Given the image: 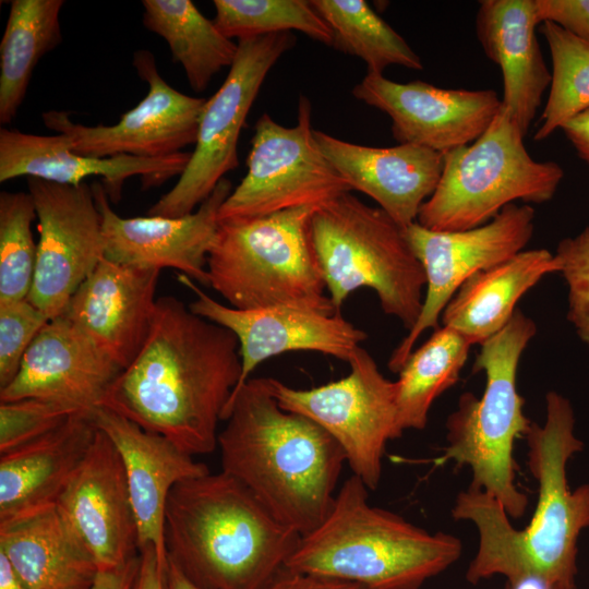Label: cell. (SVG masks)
<instances>
[{
    "mask_svg": "<svg viewBox=\"0 0 589 589\" xmlns=\"http://www.w3.org/2000/svg\"><path fill=\"white\" fill-rule=\"evenodd\" d=\"M241 370L231 330L164 296L156 301L139 353L113 381L101 406L191 456L211 454Z\"/></svg>",
    "mask_w": 589,
    "mask_h": 589,
    "instance_id": "cell-1",
    "label": "cell"
},
{
    "mask_svg": "<svg viewBox=\"0 0 589 589\" xmlns=\"http://www.w3.org/2000/svg\"><path fill=\"white\" fill-rule=\"evenodd\" d=\"M528 467L538 482V502L528 526L518 530L502 508L484 512L476 521L477 554L466 572L470 584L493 576L510 589L545 584H576L578 538L589 527V484L570 490L569 459L584 449L575 434L570 401L551 390L545 395V420L532 422L525 436Z\"/></svg>",
    "mask_w": 589,
    "mask_h": 589,
    "instance_id": "cell-2",
    "label": "cell"
},
{
    "mask_svg": "<svg viewBox=\"0 0 589 589\" xmlns=\"http://www.w3.org/2000/svg\"><path fill=\"white\" fill-rule=\"evenodd\" d=\"M218 433L221 471L232 476L300 536L327 516L346 456L312 420L284 410L264 377L230 398Z\"/></svg>",
    "mask_w": 589,
    "mask_h": 589,
    "instance_id": "cell-3",
    "label": "cell"
},
{
    "mask_svg": "<svg viewBox=\"0 0 589 589\" xmlns=\"http://www.w3.org/2000/svg\"><path fill=\"white\" fill-rule=\"evenodd\" d=\"M300 538L224 471L176 484L167 501V558L200 589H263Z\"/></svg>",
    "mask_w": 589,
    "mask_h": 589,
    "instance_id": "cell-4",
    "label": "cell"
},
{
    "mask_svg": "<svg viewBox=\"0 0 589 589\" xmlns=\"http://www.w3.org/2000/svg\"><path fill=\"white\" fill-rule=\"evenodd\" d=\"M368 491L357 476L349 477L325 519L301 536L285 567L366 589H420L460 557V539L431 533L372 506Z\"/></svg>",
    "mask_w": 589,
    "mask_h": 589,
    "instance_id": "cell-5",
    "label": "cell"
},
{
    "mask_svg": "<svg viewBox=\"0 0 589 589\" xmlns=\"http://www.w3.org/2000/svg\"><path fill=\"white\" fill-rule=\"evenodd\" d=\"M537 333L536 323L516 309L507 325L480 346L473 372L483 371L485 387L478 398L464 393L446 421V443L441 464L469 467L471 486L498 501L509 517L519 518L528 498L516 485L514 446L526 436L531 421L517 389L519 360Z\"/></svg>",
    "mask_w": 589,
    "mask_h": 589,
    "instance_id": "cell-6",
    "label": "cell"
},
{
    "mask_svg": "<svg viewBox=\"0 0 589 589\" xmlns=\"http://www.w3.org/2000/svg\"><path fill=\"white\" fill-rule=\"evenodd\" d=\"M316 208L218 221L207 257L208 286L240 310L290 305L337 312L310 239Z\"/></svg>",
    "mask_w": 589,
    "mask_h": 589,
    "instance_id": "cell-7",
    "label": "cell"
},
{
    "mask_svg": "<svg viewBox=\"0 0 589 589\" xmlns=\"http://www.w3.org/2000/svg\"><path fill=\"white\" fill-rule=\"evenodd\" d=\"M310 239L328 297L339 311L354 290L375 291L384 313L410 330L423 304L425 274L404 228L346 192L318 206Z\"/></svg>",
    "mask_w": 589,
    "mask_h": 589,
    "instance_id": "cell-8",
    "label": "cell"
},
{
    "mask_svg": "<svg viewBox=\"0 0 589 589\" xmlns=\"http://www.w3.org/2000/svg\"><path fill=\"white\" fill-rule=\"evenodd\" d=\"M508 111H500L474 142L444 154L440 181L417 223L435 231H461L491 221L515 201L544 203L564 177L555 161H538Z\"/></svg>",
    "mask_w": 589,
    "mask_h": 589,
    "instance_id": "cell-9",
    "label": "cell"
},
{
    "mask_svg": "<svg viewBox=\"0 0 589 589\" xmlns=\"http://www.w3.org/2000/svg\"><path fill=\"white\" fill-rule=\"evenodd\" d=\"M348 363L347 376L308 389L290 387L277 378H264L278 405L323 428L344 450L352 474L369 490H375L382 477L386 445L402 435L398 425L397 384L381 373L362 347L354 350Z\"/></svg>",
    "mask_w": 589,
    "mask_h": 589,
    "instance_id": "cell-10",
    "label": "cell"
},
{
    "mask_svg": "<svg viewBox=\"0 0 589 589\" xmlns=\"http://www.w3.org/2000/svg\"><path fill=\"white\" fill-rule=\"evenodd\" d=\"M296 43L292 33L238 40V53L218 91L206 100L194 151L173 188L148 215L180 217L193 213L225 175L239 165L238 142L268 72Z\"/></svg>",
    "mask_w": 589,
    "mask_h": 589,
    "instance_id": "cell-11",
    "label": "cell"
},
{
    "mask_svg": "<svg viewBox=\"0 0 589 589\" xmlns=\"http://www.w3.org/2000/svg\"><path fill=\"white\" fill-rule=\"evenodd\" d=\"M314 130L311 101L304 95L293 127L263 113L255 123L247 173L223 203L218 221L318 207L350 192L320 149Z\"/></svg>",
    "mask_w": 589,
    "mask_h": 589,
    "instance_id": "cell-12",
    "label": "cell"
},
{
    "mask_svg": "<svg viewBox=\"0 0 589 589\" xmlns=\"http://www.w3.org/2000/svg\"><path fill=\"white\" fill-rule=\"evenodd\" d=\"M534 216L532 206L513 203L491 221L468 230L435 231L417 221L404 229L426 284L421 313L388 360L392 372L399 373L422 333L440 327L443 310L466 280L525 250Z\"/></svg>",
    "mask_w": 589,
    "mask_h": 589,
    "instance_id": "cell-13",
    "label": "cell"
},
{
    "mask_svg": "<svg viewBox=\"0 0 589 589\" xmlns=\"http://www.w3.org/2000/svg\"><path fill=\"white\" fill-rule=\"evenodd\" d=\"M38 218L37 262L28 300L49 320L60 316L105 257L101 216L92 185L27 178Z\"/></svg>",
    "mask_w": 589,
    "mask_h": 589,
    "instance_id": "cell-14",
    "label": "cell"
},
{
    "mask_svg": "<svg viewBox=\"0 0 589 589\" xmlns=\"http://www.w3.org/2000/svg\"><path fill=\"white\" fill-rule=\"evenodd\" d=\"M133 65L148 84V92L120 117L118 123L89 127L73 122L67 111L49 110L43 113L46 127L67 136L72 151L97 158L120 155L164 157L195 144L207 99L171 87L159 74L148 50L135 51Z\"/></svg>",
    "mask_w": 589,
    "mask_h": 589,
    "instance_id": "cell-15",
    "label": "cell"
},
{
    "mask_svg": "<svg viewBox=\"0 0 589 589\" xmlns=\"http://www.w3.org/2000/svg\"><path fill=\"white\" fill-rule=\"evenodd\" d=\"M178 280L195 296L189 304L193 313L228 328L238 339L242 370L231 397L250 380L254 369L272 357L315 351L348 362L368 337L339 311L325 313L290 305L240 310L216 301L187 275L178 274Z\"/></svg>",
    "mask_w": 589,
    "mask_h": 589,
    "instance_id": "cell-16",
    "label": "cell"
},
{
    "mask_svg": "<svg viewBox=\"0 0 589 589\" xmlns=\"http://www.w3.org/2000/svg\"><path fill=\"white\" fill-rule=\"evenodd\" d=\"M351 93L390 118L392 133L399 144L442 154L474 142L502 107L493 89H446L422 81L399 83L370 72Z\"/></svg>",
    "mask_w": 589,
    "mask_h": 589,
    "instance_id": "cell-17",
    "label": "cell"
},
{
    "mask_svg": "<svg viewBox=\"0 0 589 589\" xmlns=\"http://www.w3.org/2000/svg\"><path fill=\"white\" fill-rule=\"evenodd\" d=\"M101 216L105 259L135 267L175 268L199 285L208 286L207 257L218 228V214L232 191L224 178L196 212L180 217L124 218L110 206L100 182H93Z\"/></svg>",
    "mask_w": 589,
    "mask_h": 589,
    "instance_id": "cell-18",
    "label": "cell"
},
{
    "mask_svg": "<svg viewBox=\"0 0 589 589\" xmlns=\"http://www.w3.org/2000/svg\"><path fill=\"white\" fill-rule=\"evenodd\" d=\"M56 508L98 570L117 567L140 554L124 468L115 445L99 429Z\"/></svg>",
    "mask_w": 589,
    "mask_h": 589,
    "instance_id": "cell-19",
    "label": "cell"
},
{
    "mask_svg": "<svg viewBox=\"0 0 589 589\" xmlns=\"http://www.w3.org/2000/svg\"><path fill=\"white\" fill-rule=\"evenodd\" d=\"M122 369L63 315L48 321L34 338L0 401L35 397L80 411L101 407Z\"/></svg>",
    "mask_w": 589,
    "mask_h": 589,
    "instance_id": "cell-20",
    "label": "cell"
},
{
    "mask_svg": "<svg viewBox=\"0 0 589 589\" xmlns=\"http://www.w3.org/2000/svg\"><path fill=\"white\" fill-rule=\"evenodd\" d=\"M93 416L97 428L120 455L137 528L139 550L152 545L166 569L165 513L169 494L176 484L209 470L167 437L106 407H98Z\"/></svg>",
    "mask_w": 589,
    "mask_h": 589,
    "instance_id": "cell-21",
    "label": "cell"
},
{
    "mask_svg": "<svg viewBox=\"0 0 589 589\" xmlns=\"http://www.w3.org/2000/svg\"><path fill=\"white\" fill-rule=\"evenodd\" d=\"M191 153L179 152L164 157L120 155L105 158L91 157L70 148L62 134L37 135L13 129H0V182L19 177L79 185L96 176L111 202L121 197L127 179L141 177L144 190L156 188L181 176Z\"/></svg>",
    "mask_w": 589,
    "mask_h": 589,
    "instance_id": "cell-22",
    "label": "cell"
},
{
    "mask_svg": "<svg viewBox=\"0 0 589 589\" xmlns=\"http://www.w3.org/2000/svg\"><path fill=\"white\" fill-rule=\"evenodd\" d=\"M159 273L104 257L61 315L77 325L123 370L147 337Z\"/></svg>",
    "mask_w": 589,
    "mask_h": 589,
    "instance_id": "cell-23",
    "label": "cell"
},
{
    "mask_svg": "<svg viewBox=\"0 0 589 589\" xmlns=\"http://www.w3.org/2000/svg\"><path fill=\"white\" fill-rule=\"evenodd\" d=\"M316 143L347 183L373 199L401 228L417 221L440 181L444 154L413 144L372 147L314 130Z\"/></svg>",
    "mask_w": 589,
    "mask_h": 589,
    "instance_id": "cell-24",
    "label": "cell"
},
{
    "mask_svg": "<svg viewBox=\"0 0 589 589\" xmlns=\"http://www.w3.org/2000/svg\"><path fill=\"white\" fill-rule=\"evenodd\" d=\"M93 412H76L51 432L0 454V526L56 506L95 440Z\"/></svg>",
    "mask_w": 589,
    "mask_h": 589,
    "instance_id": "cell-25",
    "label": "cell"
},
{
    "mask_svg": "<svg viewBox=\"0 0 589 589\" xmlns=\"http://www.w3.org/2000/svg\"><path fill=\"white\" fill-rule=\"evenodd\" d=\"M534 0H483L477 13L478 40L503 76L502 107L526 135L551 85L536 27Z\"/></svg>",
    "mask_w": 589,
    "mask_h": 589,
    "instance_id": "cell-26",
    "label": "cell"
},
{
    "mask_svg": "<svg viewBox=\"0 0 589 589\" xmlns=\"http://www.w3.org/2000/svg\"><path fill=\"white\" fill-rule=\"evenodd\" d=\"M553 273H560L555 254L522 250L466 280L443 310L442 325L481 346L507 325L519 299Z\"/></svg>",
    "mask_w": 589,
    "mask_h": 589,
    "instance_id": "cell-27",
    "label": "cell"
},
{
    "mask_svg": "<svg viewBox=\"0 0 589 589\" xmlns=\"http://www.w3.org/2000/svg\"><path fill=\"white\" fill-rule=\"evenodd\" d=\"M0 553L28 589H91L98 573L56 506L0 526Z\"/></svg>",
    "mask_w": 589,
    "mask_h": 589,
    "instance_id": "cell-28",
    "label": "cell"
},
{
    "mask_svg": "<svg viewBox=\"0 0 589 589\" xmlns=\"http://www.w3.org/2000/svg\"><path fill=\"white\" fill-rule=\"evenodd\" d=\"M142 5L143 25L165 39L193 91H204L215 74L235 62L238 43L191 0H143Z\"/></svg>",
    "mask_w": 589,
    "mask_h": 589,
    "instance_id": "cell-29",
    "label": "cell"
},
{
    "mask_svg": "<svg viewBox=\"0 0 589 589\" xmlns=\"http://www.w3.org/2000/svg\"><path fill=\"white\" fill-rule=\"evenodd\" d=\"M63 0H13L0 43V122L10 123L22 105L33 71L62 40Z\"/></svg>",
    "mask_w": 589,
    "mask_h": 589,
    "instance_id": "cell-30",
    "label": "cell"
},
{
    "mask_svg": "<svg viewBox=\"0 0 589 589\" xmlns=\"http://www.w3.org/2000/svg\"><path fill=\"white\" fill-rule=\"evenodd\" d=\"M471 346L459 332L442 325L411 352L396 381L402 433L426 426L434 400L458 382Z\"/></svg>",
    "mask_w": 589,
    "mask_h": 589,
    "instance_id": "cell-31",
    "label": "cell"
},
{
    "mask_svg": "<svg viewBox=\"0 0 589 589\" xmlns=\"http://www.w3.org/2000/svg\"><path fill=\"white\" fill-rule=\"evenodd\" d=\"M326 22L337 50L360 58L368 72L390 65L422 70L420 57L364 0H311Z\"/></svg>",
    "mask_w": 589,
    "mask_h": 589,
    "instance_id": "cell-32",
    "label": "cell"
},
{
    "mask_svg": "<svg viewBox=\"0 0 589 589\" xmlns=\"http://www.w3.org/2000/svg\"><path fill=\"white\" fill-rule=\"evenodd\" d=\"M540 31L551 51L552 80L536 141L548 139L589 109V43L551 22L542 23Z\"/></svg>",
    "mask_w": 589,
    "mask_h": 589,
    "instance_id": "cell-33",
    "label": "cell"
},
{
    "mask_svg": "<svg viewBox=\"0 0 589 589\" xmlns=\"http://www.w3.org/2000/svg\"><path fill=\"white\" fill-rule=\"evenodd\" d=\"M215 19L229 38H251L298 31L313 40L333 46L326 22L306 0H214Z\"/></svg>",
    "mask_w": 589,
    "mask_h": 589,
    "instance_id": "cell-34",
    "label": "cell"
},
{
    "mask_svg": "<svg viewBox=\"0 0 589 589\" xmlns=\"http://www.w3.org/2000/svg\"><path fill=\"white\" fill-rule=\"evenodd\" d=\"M36 217L28 192L0 193V302L28 298L37 262L31 228Z\"/></svg>",
    "mask_w": 589,
    "mask_h": 589,
    "instance_id": "cell-35",
    "label": "cell"
},
{
    "mask_svg": "<svg viewBox=\"0 0 589 589\" xmlns=\"http://www.w3.org/2000/svg\"><path fill=\"white\" fill-rule=\"evenodd\" d=\"M76 412L80 410L43 398L0 401V454L51 432Z\"/></svg>",
    "mask_w": 589,
    "mask_h": 589,
    "instance_id": "cell-36",
    "label": "cell"
},
{
    "mask_svg": "<svg viewBox=\"0 0 589 589\" xmlns=\"http://www.w3.org/2000/svg\"><path fill=\"white\" fill-rule=\"evenodd\" d=\"M48 321L28 299L0 302V389L14 380L26 350Z\"/></svg>",
    "mask_w": 589,
    "mask_h": 589,
    "instance_id": "cell-37",
    "label": "cell"
},
{
    "mask_svg": "<svg viewBox=\"0 0 589 589\" xmlns=\"http://www.w3.org/2000/svg\"><path fill=\"white\" fill-rule=\"evenodd\" d=\"M554 254L567 286V320L589 346V225L561 240Z\"/></svg>",
    "mask_w": 589,
    "mask_h": 589,
    "instance_id": "cell-38",
    "label": "cell"
},
{
    "mask_svg": "<svg viewBox=\"0 0 589 589\" xmlns=\"http://www.w3.org/2000/svg\"><path fill=\"white\" fill-rule=\"evenodd\" d=\"M539 24L551 22L589 43V0H534Z\"/></svg>",
    "mask_w": 589,
    "mask_h": 589,
    "instance_id": "cell-39",
    "label": "cell"
},
{
    "mask_svg": "<svg viewBox=\"0 0 589 589\" xmlns=\"http://www.w3.org/2000/svg\"><path fill=\"white\" fill-rule=\"evenodd\" d=\"M263 589H366L336 578L300 573L284 567Z\"/></svg>",
    "mask_w": 589,
    "mask_h": 589,
    "instance_id": "cell-40",
    "label": "cell"
},
{
    "mask_svg": "<svg viewBox=\"0 0 589 589\" xmlns=\"http://www.w3.org/2000/svg\"><path fill=\"white\" fill-rule=\"evenodd\" d=\"M140 562L139 554L122 565L98 570L91 589H133Z\"/></svg>",
    "mask_w": 589,
    "mask_h": 589,
    "instance_id": "cell-41",
    "label": "cell"
},
{
    "mask_svg": "<svg viewBox=\"0 0 589 589\" xmlns=\"http://www.w3.org/2000/svg\"><path fill=\"white\" fill-rule=\"evenodd\" d=\"M140 568L133 589H165V569L152 545L140 549Z\"/></svg>",
    "mask_w": 589,
    "mask_h": 589,
    "instance_id": "cell-42",
    "label": "cell"
},
{
    "mask_svg": "<svg viewBox=\"0 0 589 589\" xmlns=\"http://www.w3.org/2000/svg\"><path fill=\"white\" fill-rule=\"evenodd\" d=\"M562 130L578 156L589 166V109L565 123Z\"/></svg>",
    "mask_w": 589,
    "mask_h": 589,
    "instance_id": "cell-43",
    "label": "cell"
},
{
    "mask_svg": "<svg viewBox=\"0 0 589 589\" xmlns=\"http://www.w3.org/2000/svg\"><path fill=\"white\" fill-rule=\"evenodd\" d=\"M165 589H200L193 585L182 572L167 558L165 569Z\"/></svg>",
    "mask_w": 589,
    "mask_h": 589,
    "instance_id": "cell-44",
    "label": "cell"
},
{
    "mask_svg": "<svg viewBox=\"0 0 589 589\" xmlns=\"http://www.w3.org/2000/svg\"><path fill=\"white\" fill-rule=\"evenodd\" d=\"M0 589H28L2 553H0Z\"/></svg>",
    "mask_w": 589,
    "mask_h": 589,
    "instance_id": "cell-45",
    "label": "cell"
},
{
    "mask_svg": "<svg viewBox=\"0 0 589 589\" xmlns=\"http://www.w3.org/2000/svg\"><path fill=\"white\" fill-rule=\"evenodd\" d=\"M550 589H577V586H576V584H573V585H558V586H553Z\"/></svg>",
    "mask_w": 589,
    "mask_h": 589,
    "instance_id": "cell-46",
    "label": "cell"
},
{
    "mask_svg": "<svg viewBox=\"0 0 589 589\" xmlns=\"http://www.w3.org/2000/svg\"><path fill=\"white\" fill-rule=\"evenodd\" d=\"M504 589H510V588H509V586H508V584H506V586H505V588H504Z\"/></svg>",
    "mask_w": 589,
    "mask_h": 589,
    "instance_id": "cell-47",
    "label": "cell"
}]
</instances>
